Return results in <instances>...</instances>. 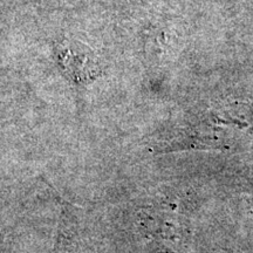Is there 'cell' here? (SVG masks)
I'll return each mask as SVG.
<instances>
[{"label": "cell", "instance_id": "6da1fadb", "mask_svg": "<svg viewBox=\"0 0 253 253\" xmlns=\"http://www.w3.org/2000/svg\"><path fill=\"white\" fill-rule=\"evenodd\" d=\"M75 225V217L68 209H63L58 237L50 253H77L78 239Z\"/></svg>", "mask_w": 253, "mask_h": 253}]
</instances>
